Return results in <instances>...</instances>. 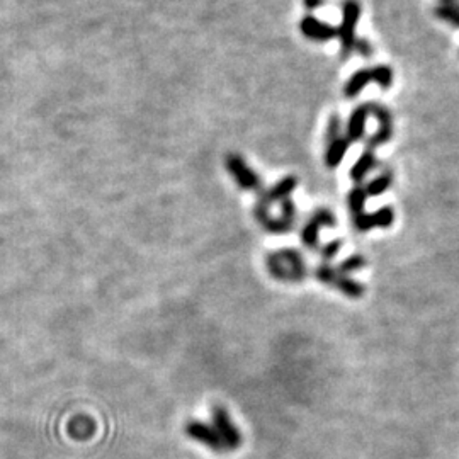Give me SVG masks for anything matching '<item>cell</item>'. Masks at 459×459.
Returning <instances> with one entry per match:
<instances>
[{
    "label": "cell",
    "mask_w": 459,
    "mask_h": 459,
    "mask_svg": "<svg viewBox=\"0 0 459 459\" xmlns=\"http://www.w3.org/2000/svg\"><path fill=\"white\" fill-rule=\"evenodd\" d=\"M351 141L347 140L346 134L344 136H339L337 140H334L332 143L327 145V152H325V164L328 169H337L340 164H342L344 157H346L347 150H349Z\"/></svg>",
    "instance_id": "13"
},
{
    "label": "cell",
    "mask_w": 459,
    "mask_h": 459,
    "mask_svg": "<svg viewBox=\"0 0 459 459\" xmlns=\"http://www.w3.org/2000/svg\"><path fill=\"white\" fill-rule=\"evenodd\" d=\"M391 184H393V174L391 172H383L379 174V176H376L373 181H369L366 184V194L371 197H378L381 196L383 192H386L388 189L391 188Z\"/></svg>",
    "instance_id": "15"
},
{
    "label": "cell",
    "mask_w": 459,
    "mask_h": 459,
    "mask_svg": "<svg viewBox=\"0 0 459 459\" xmlns=\"http://www.w3.org/2000/svg\"><path fill=\"white\" fill-rule=\"evenodd\" d=\"M340 247H342V240H334V242L323 245V248H322V250H320V254H322V257L325 260H330V259H334V257L339 254Z\"/></svg>",
    "instance_id": "24"
},
{
    "label": "cell",
    "mask_w": 459,
    "mask_h": 459,
    "mask_svg": "<svg viewBox=\"0 0 459 459\" xmlns=\"http://www.w3.org/2000/svg\"><path fill=\"white\" fill-rule=\"evenodd\" d=\"M458 7H459V3H458Z\"/></svg>",
    "instance_id": "27"
},
{
    "label": "cell",
    "mask_w": 459,
    "mask_h": 459,
    "mask_svg": "<svg viewBox=\"0 0 459 459\" xmlns=\"http://www.w3.org/2000/svg\"><path fill=\"white\" fill-rule=\"evenodd\" d=\"M373 73V82H376L383 90H388L393 85V70L388 65H376L371 69Z\"/></svg>",
    "instance_id": "19"
},
{
    "label": "cell",
    "mask_w": 459,
    "mask_h": 459,
    "mask_svg": "<svg viewBox=\"0 0 459 459\" xmlns=\"http://www.w3.org/2000/svg\"><path fill=\"white\" fill-rule=\"evenodd\" d=\"M267 269L276 279L288 281H303L306 278V266L302 254L295 248H283L267 257Z\"/></svg>",
    "instance_id": "1"
},
{
    "label": "cell",
    "mask_w": 459,
    "mask_h": 459,
    "mask_svg": "<svg viewBox=\"0 0 459 459\" xmlns=\"http://www.w3.org/2000/svg\"><path fill=\"white\" fill-rule=\"evenodd\" d=\"M366 266V259H364L362 255H351L347 257L346 260H342L340 262V266L337 267V272L339 274H351V272L358 271V269H362Z\"/></svg>",
    "instance_id": "21"
},
{
    "label": "cell",
    "mask_w": 459,
    "mask_h": 459,
    "mask_svg": "<svg viewBox=\"0 0 459 459\" xmlns=\"http://www.w3.org/2000/svg\"><path fill=\"white\" fill-rule=\"evenodd\" d=\"M391 138H393V128H391V126H379L378 132L371 134V136L366 140V150L379 148V146L386 145L388 141H391Z\"/></svg>",
    "instance_id": "17"
},
{
    "label": "cell",
    "mask_w": 459,
    "mask_h": 459,
    "mask_svg": "<svg viewBox=\"0 0 459 459\" xmlns=\"http://www.w3.org/2000/svg\"><path fill=\"white\" fill-rule=\"evenodd\" d=\"M303 3L308 10H316L325 3V0H303Z\"/></svg>",
    "instance_id": "25"
},
{
    "label": "cell",
    "mask_w": 459,
    "mask_h": 459,
    "mask_svg": "<svg viewBox=\"0 0 459 459\" xmlns=\"http://www.w3.org/2000/svg\"><path fill=\"white\" fill-rule=\"evenodd\" d=\"M367 108H369V114L378 120L379 126H391L393 128V114L390 113V109H386L383 104L378 102H367Z\"/></svg>",
    "instance_id": "20"
},
{
    "label": "cell",
    "mask_w": 459,
    "mask_h": 459,
    "mask_svg": "<svg viewBox=\"0 0 459 459\" xmlns=\"http://www.w3.org/2000/svg\"><path fill=\"white\" fill-rule=\"evenodd\" d=\"M332 286L337 288L340 292H344V295L349 296V298H361L364 291H366V288H364L362 284H359L358 281L347 278V276H342V274L337 276V279L334 281Z\"/></svg>",
    "instance_id": "14"
},
{
    "label": "cell",
    "mask_w": 459,
    "mask_h": 459,
    "mask_svg": "<svg viewBox=\"0 0 459 459\" xmlns=\"http://www.w3.org/2000/svg\"><path fill=\"white\" fill-rule=\"evenodd\" d=\"M395 221V211L391 206H383L374 213H362L354 216V227L358 232H367L373 228H390Z\"/></svg>",
    "instance_id": "7"
},
{
    "label": "cell",
    "mask_w": 459,
    "mask_h": 459,
    "mask_svg": "<svg viewBox=\"0 0 459 459\" xmlns=\"http://www.w3.org/2000/svg\"><path fill=\"white\" fill-rule=\"evenodd\" d=\"M185 434H188L191 439H194V441L201 442V444L209 447V449L216 451V453L225 451L223 442H221L220 435H218L216 429L213 427V423L192 421L185 425Z\"/></svg>",
    "instance_id": "6"
},
{
    "label": "cell",
    "mask_w": 459,
    "mask_h": 459,
    "mask_svg": "<svg viewBox=\"0 0 459 459\" xmlns=\"http://www.w3.org/2000/svg\"><path fill=\"white\" fill-rule=\"evenodd\" d=\"M227 169L233 176V179H235L236 184H239L242 189L254 191V189L260 188L259 174L248 167L247 162H245L240 155H236V153H230L227 157Z\"/></svg>",
    "instance_id": "4"
},
{
    "label": "cell",
    "mask_w": 459,
    "mask_h": 459,
    "mask_svg": "<svg viewBox=\"0 0 459 459\" xmlns=\"http://www.w3.org/2000/svg\"><path fill=\"white\" fill-rule=\"evenodd\" d=\"M299 29H302L303 36L311 39L316 43H325L330 39L337 38V27L327 24V22L320 21L315 15H304L299 22Z\"/></svg>",
    "instance_id": "8"
},
{
    "label": "cell",
    "mask_w": 459,
    "mask_h": 459,
    "mask_svg": "<svg viewBox=\"0 0 459 459\" xmlns=\"http://www.w3.org/2000/svg\"><path fill=\"white\" fill-rule=\"evenodd\" d=\"M369 108L366 104H359L358 108L351 113L349 121L346 125V138L354 143V141H361L364 138V132H366V121L369 118Z\"/></svg>",
    "instance_id": "10"
},
{
    "label": "cell",
    "mask_w": 459,
    "mask_h": 459,
    "mask_svg": "<svg viewBox=\"0 0 459 459\" xmlns=\"http://www.w3.org/2000/svg\"><path fill=\"white\" fill-rule=\"evenodd\" d=\"M373 82V73H371V69H361L358 70L354 75H351V78L347 80L346 87H344V96L347 99H354L358 97L359 94L366 89L367 85Z\"/></svg>",
    "instance_id": "12"
},
{
    "label": "cell",
    "mask_w": 459,
    "mask_h": 459,
    "mask_svg": "<svg viewBox=\"0 0 459 459\" xmlns=\"http://www.w3.org/2000/svg\"><path fill=\"white\" fill-rule=\"evenodd\" d=\"M296 185H298V179H295V177H284V179H281L278 184L272 185L267 192H264L262 196H260L257 206H262V208L269 209V206L272 203H278V201L283 203V201L288 199L290 194L295 191Z\"/></svg>",
    "instance_id": "9"
},
{
    "label": "cell",
    "mask_w": 459,
    "mask_h": 459,
    "mask_svg": "<svg viewBox=\"0 0 459 459\" xmlns=\"http://www.w3.org/2000/svg\"><path fill=\"white\" fill-rule=\"evenodd\" d=\"M213 427L220 435L225 451H233L242 444V434L239 432V429H236L235 423L230 418L228 411L223 407L213 409Z\"/></svg>",
    "instance_id": "3"
},
{
    "label": "cell",
    "mask_w": 459,
    "mask_h": 459,
    "mask_svg": "<svg viewBox=\"0 0 459 459\" xmlns=\"http://www.w3.org/2000/svg\"><path fill=\"white\" fill-rule=\"evenodd\" d=\"M335 225H337V221H335L334 213L328 211L325 208L316 209L313 216H311V220L308 221L303 228V233H302L303 243L306 245L308 248H316V245H318L320 228H325V227L332 228L335 227Z\"/></svg>",
    "instance_id": "5"
},
{
    "label": "cell",
    "mask_w": 459,
    "mask_h": 459,
    "mask_svg": "<svg viewBox=\"0 0 459 459\" xmlns=\"http://www.w3.org/2000/svg\"><path fill=\"white\" fill-rule=\"evenodd\" d=\"M342 132V120H340L339 114H332L330 120H328V125H327V132H325V143H332L334 140H337L339 136H342L340 134Z\"/></svg>",
    "instance_id": "22"
},
{
    "label": "cell",
    "mask_w": 459,
    "mask_h": 459,
    "mask_svg": "<svg viewBox=\"0 0 459 459\" xmlns=\"http://www.w3.org/2000/svg\"><path fill=\"white\" fill-rule=\"evenodd\" d=\"M366 199H367V194L362 185H355V188L351 189L349 196H347V204H349L352 215L354 216L362 215L364 206H366Z\"/></svg>",
    "instance_id": "16"
},
{
    "label": "cell",
    "mask_w": 459,
    "mask_h": 459,
    "mask_svg": "<svg viewBox=\"0 0 459 459\" xmlns=\"http://www.w3.org/2000/svg\"><path fill=\"white\" fill-rule=\"evenodd\" d=\"M435 17L441 21L447 22V24L459 27V7L458 6H446V3H439L434 9Z\"/></svg>",
    "instance_id": "18"
},
{
    "label": "cell",
    "mask_w": 459,
    "mask_h": 459,
    "mask_svg": "<svg viewBox=\"0 0 459 459\" xmlns=\"http://www.w3.org/2000/svg\"><path fill=\"white\" fill-rule=\"evenodd\" d=\"M361 17V3L358 0H344L342 3V22L337 27V36L340 39V53L347 58L354 51L355 27Z\"/></svg>",
    "instance_id": "2"
},
{
    "label": "cell",
    "mask_w": 459,
    "mask_h": 459,
    "mask_svg": "<svg viewBox=\"0 0 459 459\" xmlns=\"http://www.w3.org/2000/svg\"><path fill=\"white\" fill-rule=\"evenodd\" d=\"M354 51L355 53H359L361 57L366 58V60H369L371 57H373V46H371V43L367 41V39H355V45H354Z\"/></svg>",
    "instance_id": "23"
},
{
    "label": "cell",
    "mask_w": 459,
    "mask_h": 459,
    "mask_svg": "<svg viewBox=\"0 0 459 459\" xmlns=\"http://www.w3.org/2000/svg\"><path fill=\"white\" fill-rule=\"evenodd\" d=\"M376 165H378V158H376L373 150H364L361 157L355 160V164L352 165L349 170L351 179L354 181L355 184H359V182L366 179V176L371 172V170L376 169Z\"/></svg>",
    "instance_id": "11"
},
{
    "label": "cell",
    "mask_w": 459,
    "mask_h": 459,
    "mask_svg": "<svg viewBox=\"0 0 459 459\" xmlns=\"http://www.w3.org/2000/svg\"><path fill=\"white\" fill-rule=\"evenodd\" d=\"M441 3H446V6H458L459 0H441Z\"/></svg>",
    "instance_id": "26"
}]
</instances>
